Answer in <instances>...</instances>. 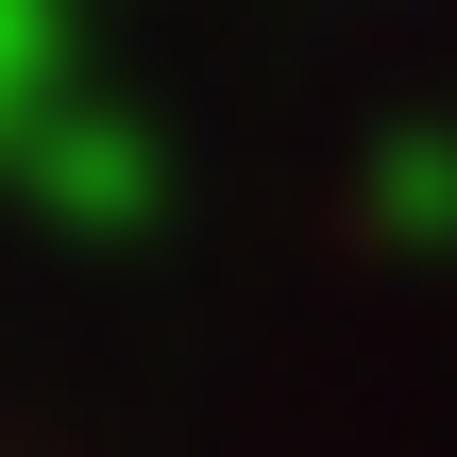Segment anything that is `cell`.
Instances as JSON below:
<instances>
[{
  "instance_id": "6da1fadb",
  "label": "cell",
  "mask_w": 457,
  "mask_h": 457,
  "mask_svg": "<svg viewBox=\"0 0 457 457\" xmlns=\"http://www.w3.org/2000/svg\"><path fill=\"white\" fill-rule=\"evenodd\" d=\"M373 220L407 254H457V136H390L373 153Z\"/></svg>"
},
{
  "instance_id": "7a4b0ae2",
  "label": "cell",
  "mask_w": 457,
  "mask_h": 457,
  "mask_svg": "<svg viewBox=\"0 0 457 457\" xmlns=\"http://www.w3.org/2000/svg\"><path fill=\"white\" fill-rule=\"evenodd\" d=\"M136 187H153L136 136H51V204H68V220H136Z\"/></svg>"
},
{
  "instance_id": "3957f363",
  "label": "cell",
  "mask_w": 457,
  "mask_h": 457,
  "mask_svg": "<svg viewBox=\"0 0 457 457\" xmlns=\"http://www.w3.org/2000/svg\"><path fill=\"white\" fill-rule=\"evenodd\" d=\"M51 85V0H0V119Z\"/></svg>"
}]
</instances>
